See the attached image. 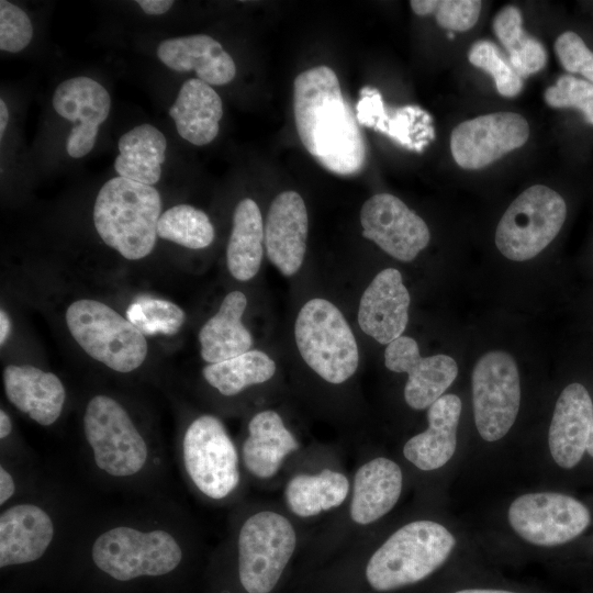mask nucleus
<instances>
[{"instance_id": "f257e3e1", "label": "nucleus", "mask_w": 593, "mask_h": 593, "mask_svg": "<svg viewBox=\"0 0 593 593\" xmlns=\"http://www.w3.org/2000/svg\"><path fill=\"white\" fill-rule=\"evenodd\" d=\"M202 535L171 495L101 505L70 564L99 582L125 586L172 579L199 555Z\"/></svg>"}, {"instance_id": "f03ea898", "label": "nucleus", "mask_w": 593, "mask_h": 593, "mask_svg": "<svg viewBox=\"0 0 593 593\" xmlns=\"http://www.w3.org/2000/svg\"><path fill=\"white\" fill-rule=\"evenodd\" d=\"M79 459L89 483L132 497L170 495L168 454L120 398L94 393L82 407Z\"/></svg>"}, {"instance_id": "7ed1b4c3", "label": "nucleus", "mask_w": 593, "mask_h": 593, "mask_svg": "<svg viewBox=\"0 0 593 593\" xmlns=\"http://www.w3.org/2000/svg\"><path fill=\"white\" fill-rule=\"evenodd\" d=\"M99 506L82 485L51 471L35 491L0 508V569L71 563Z\"/></svg>"}, {"instance_id": "20e7f679", "label": "nucleus", "mask_w": 593, "mask_h": 593, "mask_svg": "<svg viewBox=\"0 0 593 593\" xmlns=\"http://www.w3.org/2000/svg\"><path fill=\"white\" fill-rule=\"evenodd\" d=\"M293 113L301 143L320 166L346 177L362 171L366 141L332 68L320 65L296 76Z\"/></svg>"}, {"instance_id": "39448f33", "label": "nucleus", "mask_w": 593, "mask_h": 593, "mask_svg": "<svg viewBox=\"0 0 593 593\" xmlns=\"http://www.w3.org/2000/svg\"><path fill=\"white\" fill-rule=\"evenodd\" d=\"M216 557L234 566L245 593H270L300 545L293 519L283 511L239 501L233 506Z\"/></svg>"}, {"instance_id": "423d86ee", "label": "nucleus", "mask_w": 593, "mask_h": 593, "mask_svg": "<svg viewBox=\"0 0 593 593\" xmlns=\"http://www.w3.org/2000/svg\"><path fill=\"white\" fill-rule=\"evenodd\" d=\"M175 459L198 500L233 506L242 501L245 474L238 446L216 415L202 413L188 419L178 435Z\"/></svg>"}, {"instance_id": "0eeeda50", "label": "nucleus", "mask_w": 593, "mask_h": 593, "mask_svg": "<svg viewBox=\"0 0 593 593\" xmlns=\"http://www.w3.org/2000/svg\"><path fill=\"white\" fill-rule=\"evenodd\" d=\"M455 545V537L441 524L412 521L394 530L369 555L366 581L377 592L417 583L447 560Z\"/></svg>"}, {"instance_id": "6e6552de", "label": "nucleus", "mask_w": 593, "mask_h": 593, "mask_svg": "<svg viewBox=\"0 0 593 593\" xmlns=\"http://www.w3.org/2000/svg\"><path fill=\"white\" fill-rule=\"evenodd\" d=\"M160 211V194L153 186L115 177L98 192L93 223L108 246L138 260L155 247Z\"/></svg>"}, {"instance_id": "1a4fd4ad", "label": "nucleus", "mask_w": 593, "mask_h": 593, "mask_svg": "<svg viewBox=\"0 0 593 593\" xmlns=\"http://www.w3.org/2000/svg\"><path fill=\"white\" fill-rule=\"evenodd\" d=\"M294 339L303 361L325 382L339 385L356 373L358 344L333 302L323 298L306 301L294 322Z\"/></svg>"}, {"instance_id": "9d476101", "label": "nucleus", "mask_w": 593, "mask_h": 593, "mask_svg": "<svg viewBox=\"0 0 593 593\" xmlns=\"http://www.w3.org/2000/svg\"><path fill=\"white\" fill-rule=\"evenodd\" d=\"M65 320L83 351L111 370L130 373L145 361L148 349L145 336L105 303L77 300L67 307Z\"/></svg>"}, {"instance_id": "9b49d317", "label": "nucleus", "mask_w": 593, "mask_h": 593, "mask_svg": "<svg viewBox=\"0 0 593 593\" xmlns=\"http://www.w3.org/2000/svg\"><path fill=\"white\" fill-rule=\"evenodd\" d=\"M566 217L567 204L557 191L542 184L532 186L502 215L495 245L510 260H529L556 238Z\"/></svg>"}, {"instance_id": "f8f14e48", "label": "nucleus", "mask_w": 593, "mask_h": 593, "mask_svg": "<svg viewBox=\"0 0 593 593\" xmlns=\"http://www.w3.org/2000/svg\"><path fill=\"white\" fill-rule=\"evenodd\" d=\"M472 406L479 435L486 441L504 437L519 409L521 383L514 357L503 350L482 355L471 374Z\"/></svg>"}, {"instance_id": "ddd939ff", "label": "nucleus", "mask_w": 593, "mask_h": 593, "mask_svg": "<svg viewBox=\"0 0 593 593\" xmlns=\"http://www.w3.org/2000/svg\"><path fill=\"white\" fill-rule=\"evenodd\" d=\"M512 528L526 541L544 547L566 544L590 525L591 515L577 499L557 492L527 493L508 508Z\"/></svg>"}, {"instance_id": "4468645a", "label": "nucleus", "mask_w": 593, "mask_h": 593, "mask_svg": "<svg viewBox=\"0 0 593 593\" xmlns=\"http://www.w3.org/2000/svg\"><path fill=\"white\" fill-rule=\"evenodd\" d=\"M529 125L515 112H494L459 123L450 135V150L463 169H481L528 139Z\"/></svg>"}, {"instance_id": "2eb2a0df", "label": "nucleus", "mask_w": 593, "mask_h": 593, "mask_svg": "<svg viewBox=\"0 0 593 593\" xmlns=\"http://www.w3.org/2000/svg\"><path fill=\"white\" fill-rule=\"evenodd\" d=\"M360 224L365 238L400 261L415 259L430 239L425 221L390 193H377L362 204Z\"/></svg>"}, {"instance_id": "dca6fc26", "label": "nucleus", "mask_w": 593, "mask_h": 593, "mask_svg": "<svg viewBox=\"0 0 593 593\" xmlns=\"http://www.w3.org/2000/svg\"><path fill=\"white\" fill-rule=\"evenodd\" d=\"M384 366L390 371L407 374L404 400L415 411L428 409L458 374L452 357L443 354L423 357L416 340L404 335L387 345Z\"/></svg>"}, {"instance_id": "f3484780", "label": "nucleus", "mask_w": 593, "mask_h": 593, "mask_svg": "<svg viewBox=\"0 0 593 593\" xmlns=\"http://www.w3.org/2000/svg\"><path fill=\"white\" fill-rule=\"evenodd\" d=\"M53 107L56 113L74 123L66 142L68 155L80 158L89 154L99 126L110 113L111 99L107 89L90 77L69 78L57 86Z\"/></svg>"}, {"instance_id": "a211bd4d", "label": "nucleus", "mask_w": 593, "mask_h": 593, "mask_svg": "<svg viewBox=\"0 0 593 593\" xmlns=\"http://www.w3.org/2000/svg\"><path fill=\"white\" fill-rule=\"evenodd\" d=\"M411 295L395 268L379 271L359 301L357 321L360 329L381 345L402 336L409 323Z\"/></svg>"}, {"instance_id": "6ab92c4d", "label": "nucleus", "mask_w": 593, "mask_h": 593, "mask_svg": "<svg viewBox=\"0 0 593 593\" xmlns=\"http://www.w3.org/2000/svg\"><path fill=\"white\" fill-rule=\"evenodd\" d=\"M309 216L302 197L287 190L271 202L265 221V249L271 264L286 277L295 275L304 260Z\"/></svg>"}, {"instance_id": "aec40b11", "label": "nucleus", "mask_w": 593, "mask_h": 593, "mask_svg": "<svg viewBox=\"0 0 593 593\" xmlns=\"http://www.w3.org/2000/svg\"><path fill=\"white\" fill-rule=\"evenodd\" d=\"M300 443L275 410L255 413L247 422L246 435L238 445L244 474L258 481L276 477Z\"/></svg>"}, {"instance_id": "412c9836", "label": "nucleus", "mask_w": 593, "mask_h": 593, "mask_svg": "<svg viewBox=\"0 0 593 593\" xmlns=\"http://www.w3.org/2000/svg\"><path fill=\"white\" fill-rule=\"evenodd\" d=\"M3 388L8 401L40 426H53L64 413L66 388L53 372L9 365L3 370Z\"/></svg>"}, {"instance_id": "4be33fe9", "label": "nucleus", "mask_w": 593, "mask_h": 593, "mask_svg": "<svg viewBox=\"0 0 593 593\" xmlns=\"http://www.w3.org/2000/svg\"><path fill=\"white\" fill-rule=\"evenodd\" d=\"M593 419V402L586 388L578 382L560 393L552 414L548 444L558 466L571 469L582 459Z\"/></svg>"}, {"instance_id": "5701e85b", "label": "nucleus", "mask_w": 593, "mask_h": 593, "mask_svg": "<svg viewBox=\"0 0 593 593\" xmlns=\"http://www.w3.org/2000/svg\"><path fill=\"white\" fill-rule=\"evenodd\" d=\"M461 406L456 394H444L435 401L427 409V428L403 446L405 459L423 471L445 466L456 450Z\"/></svg>"}, {"instance_id": "b1692460", "label": "nucleus", "mask_w": 593, "mask_h": 593, "mask_svg": "<svg viewBox=\"0 0 593 593\" xmlns=\"http://www.w3.org/2000/svg\"><path fill=\"white\" fill-rule=\"evenodd\" d=\"M157 57L175 71L194 70L198 78L210 86L226 85L236 75L232 56L206 34L164 40L157 47Z\"/></svg>"}, {"instance_id": "393cba45", "label": "nucleus", "mask_w": 593, "mask_h": 593, "mask_svg": "<svg viewBox=\"0 0 593 593\" xmlns=\"http://www.w3.org/2000/svg\"><path fill=\"white\" fill-rule=\"evenodd\" d=\"M351 480L335 468L292 474L283 488V501L289 513L301 519L317 517L340 510L348 500Z\"/></svg>"}, {"instance_id": "a878e982", "label": "nucleus", "mask_w": 593, "mask_h": 593, "mask_svg": "<svg viewBox=\"0 0 593 593\" xmlns=\"http://www.w3.org/2000/svg\"><path fill=\"white\" fill-rule=\"evenodd\" d=\"M247 298L242 291L227 293L217 312L199 331L200 355L216 363L251 349L254 339L243 323Z\"/></svg>"}, {"instance_id": "bb28decb", "label": "nucleus", "mask_w": 593, "mask_h": 593, "mask_svg": "<svg viewBox=\"0 0 593 593\" xmlns=\"http://www.w3.org/2000/svg\"><path fill=\"white\" fill-rule=\"evenodd\" d=\"M169 115L183 139L203 146L219 134V123L223 116L222 99L209 83L190 78L181 86Z\"/></svg>"}, {"instance_id": "cd10ccee", "label": "nucleus", "mask_w": 593, "mask_h": 593, "mask_svg": "<svg viewBox=\"0 0 593 593\" xmlns=\"http://www.w3.org/2000/svg\"><path fill=\"white\" fill-rule=\"evenodd\" d=\"M265 246V223L258 204L240 200L233 214V226L226 247V265L238 281H248L259 271Z\"/></svg>"}, {"instance_id": "c85d7f7f", "label": "nucleus", "mask_w": 593, "mask_h": 593, "mask_svg": "<svg viewBox=\"0 0 593 593\" xmlns=\"http://www.w3.org/2000/svg\"><path fill=\"white\" fill-rule=\"evenodd\" d=\"M167 141L154 125L142 124L123 134L114 168L119 177L153 186L160 179Z\"/></svg>"}, {"instance_id": "c756f323", "label": "nucleus", "mask_w": 593, "mask_h": 593, "mask_svg": "<svg viewBox=\"0 0 593 593\" xmlns=\"http://www.w3.org/2000/svg\"><path fill=\"white\" fill-rule=\"evenodd\" d=\"M277 371L275 360L265 351L250 349L216 363H208L202 377L209 387L224 398H233L246 389L271 380Z\"/></svg>"}, {"instance_id": "7c9ffc66", "label": "nucleus", "mask_w": 593, "mask_h": 593, "mask_svg": "<svg viewBox=\"0 0 593 593\" xmlns=\"http://www.w3.org/2000/svg\"><path fill=\"white\" fill-rule=\"evenodd\" d=\"M493 31L508 53L510 65L521 77L540 71L547 63L544 45L523 29V16L515 5L501 9L493 19Z\"/></svg>"}, {"instance_id": "2f4dec72", "label": "nucleus", "mask_w": 593, "mask_h": 593, "mask_svg": "<svg viewBox=\"0 0 593 593\" xmlns=\"http://www.w3.org/2000/svg\"><path fill=\"white\" fill-rule=\"evenodd\" d=\"M157 235L190 249H202L213 243L215 232L203 211L189 204H178L160 215Z\"/></svg>"}, {"instance_id": "473e14b6", "label": "nucleus", "mask_w": 593, "mask_h": 593, "mask_svg": "<svg viewBox=\"0 0 593 593\" xmlns=\"http://www.w3.org/2000/svg\"><path fill=\"white\" fill-rule=\"evenodd\" d=\"M360 97L356 114L359 125L381 131L402 146L415 148L410 138V127L415 118L423 114L421 109L412 107L399 109L391 118L385 112L382 97L377 89L366 86L360 90Z\"/></svg>"}, {"instance_id": "72a5a7b5", "label": "nucleus", "mask_w": 593, "mask_h": 593, "mask_svg": "<svg viewBox=\"0 0 593 593\" xmlns=\"http://www.w3.org/2000/svg\"><path fill=\"white\" fill-rule=\"evenodd\" d=\"M49 473L36 454L0 456V508L35 491Z\"/></svg>"}, {"instance_id": "f704fd0d", "label": "nucleus", "mask_w": 593, "mask_h": 593, "mask_svg": "<svg viewBox=\"0 0 593 593\" xmlns=\"http://www.w3.org/2000/svg\"><path fill=\"white\" fill-rule=\"evenodd\" d=\"M126 316L143 335H175L186 321L184 311L176 303L150 296L133 302Z\"/></svg>"}, {"instance_id": "c9c22d12", "label": "nucleus", "mask_w": 593, "mask_h": 593, "mask_svg": "<svg viewBox=\"0 0 593 593\" xmlns=\"http://www.w3.org/2000/svg\"><path fill=\"white\" fill-rule=\"evenodd\" d=\"M468 59L471 65L493 78L496 90L502 97L513 98L523 90V77L501 56L493 42L488 40L474 42L468 52Z\"/></svg>"}, {"instance_id": "e433bc0d", "label": "nucleus", "mask_w": 593, "mask_h": 593, "mask_svg": "<svg viewBox=\"0 0 593 593\" xmlns=\"http://www.w3.org/2000/svg\"><path fill=\"white\" fill-rule=\"evenodd\" d=\"M410 4L415 14L434 15L440 27L458 32L473 27L482 8L479 0H412Z\"/></svg>"}, {"instance_id": "4c0bfd02", "label": "nucleus", "mask_w": 593, "mask_h": 593, "mask_svg": "<svg viewBox=\"0 0 593 593\" xmlns=\"http://www.w3.org/2000/svg\"><path fill=\"white\" fill-rule=\"evenodd\" d=\"M544 98L551 108L579 110L584 120L593 125V83L590 81L562 75L545 90Z\"/></svg>"}, {"instance_id": "58836bf2", "label": "nucleus", "mask_w": 593, "mask_h": 593, "mask_svg": "<svg viewBox=\"0 0 593 593\" xmlns=\"http://www.w3.org/2000/svg\"><path fill=\"white\" fill-rule=\"evenodd\" d=\"M33 36L29 15L16 4L0 1V49L18 53L24 49Z\"/></svg>"}, {"instance_id": "ea45409f", "label": "nucleus", "mask_w": 593, "mask_h": 593, "mask_svg": "<svg viewBox=\"0 0 593 593\" xmlns=\"http://www.w3.org/2000/svg\"><path fill=\"white\" fill-rule=\"evenodd\" d=\"M555 52L563 68L581 74L593 83V52L573 31H566L555 42Z\"/></svg>"}, {"instance_id": "a19ab883", "label": "nucleus", "mask_w": 593, "mask_h": 593, "mask_svg": "<svg viewBox=\"0 0 593 593\" xmlns=\"http://www.w3.org/2000/svg\"><path fill=\"white\" fill-rule=\"evenodd\" d=\"M136 3L143 9L147 14H164L166 13L174 4L171 0H137Z\"/></svg>"}, {"instance_id": "79ce46f5", "label": "nucleus", "mask_w": 593, "mask_h": 593, "mask_svg": "<svg viewBox=\"0 0 593 593\" xmlns=\"http://www.w3.org/2000/svg\"><path fill=\"white\" fill-rule=\"evenodd\" d=\"M11 333V320L8 313L0 311V345L3 346Z\"/></svg>"}, {"instance_id": "37998d69", "label": "nucleus", "mask_w": 593, "mask_h": 593, "mask_svg": "<svg viewBox=\"0 0 593 593\" xmlns=\"http://www.w3.org/2000/svg\"><path fill=\"white\" fill-rule=\"evenodd\" d=\"M8 122H9V110L5 102L1 99L0 100V138L3 137Z\"/></svg>"}, {"instance_id": "c03bdc74", "label": "nucleus", "mask_w": 593, "mask_h": 593, "mask_svg": "<svg viewBox=\"0 0 593 593\" xmlns=\"http://www.w3.org/2000/svg\"><path fill=\"white\" fill-rule=\"evenodd\" d=\"M455 593H515L511 591H504V590H492V589H466L460 590Z\"/></svg>"}, {"instance_id": "a18cd8bd", "label": "nucleus", "mask_w": 593, "mask_h": 593, "mask_svg": "<svg viewBox=\"0 0 593 593\" xmlns=\"http://www.w3.org/2000/svg\"><path fill=\"white\" fill-rule=\"evenodd\" d=\"M586 451L593 458V419H592V423H591V428H590V433H589V437H588Z\"/></svg>"}, {"instance_id": "49530a36", "label": "nucleus", "mask_w": 593, "mask_h": 593, "mask_svg": "<svg viewBox=\"0 0 593 593\" xmlns=\"http://www.w3.org/2000/svg\"><path fill=\"white\" fill-rule=\"evenodd\" d=\"M448 36H449L450 38H452V37H454V34H452L451 32H449V33H448Z\"/></svg>"}]
</instances>
